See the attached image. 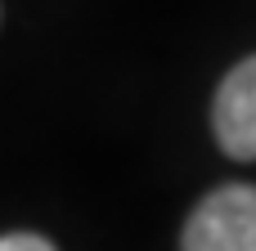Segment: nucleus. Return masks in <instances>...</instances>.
<instances>
[{
  "label": "nucleus",
  "instance_id": "f257e3e1",
  "mask_svg": "<svg viewBox=\"0 0 256 251\" xmlns=\"http://www.w3.org/2000/svg\"><path fill=\"white\" fill-rule=\"evenodd\" d=\"M180 251H256V184L207 193L184 220Z\"/></svg>",
  "mask_w": 256,
  "mask_h": 251
},
{
  "label": "nucleus",
  "instance_id": "f03ea898",
  "mask_svg": "<svg viewBox=\"0 0 256 251\" xmlns=\"http://www.w3.org/2000/svg\"><path fill=\"white\" fill-rule=\"evenodd\" d=\"M212 130L225 157L256 162V54L220 81L212 103Z\"/></svg>",
  "mask_w": 256,
  "mask_h": 251
},
{
  "label": "nucleus",
  "instance_id": "7ed1b4c3",
  "mask_svg": "<svg viewBox=\"0 0 256 251\" xmlns=\"http://www.w3.org/2000/svg\"><path fill=\"white\" fill-rule=\"evenodd\" d=\"M0 251H54V243L40 238V234H4Z\"/></svg>",
  "mask_w": 256,
  "mask_h": 251
}]
</instances>
